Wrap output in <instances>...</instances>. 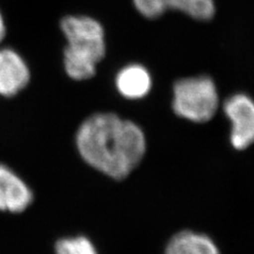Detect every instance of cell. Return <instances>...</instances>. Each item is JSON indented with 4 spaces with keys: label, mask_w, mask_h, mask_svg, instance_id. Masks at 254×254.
Instances as JSON below:
<instances>
[{
    "label": "cell",
    "mask_w": 254,
    "mask_h": 254,
    "mask_svg": "<svg viewBox=\"0 0 254 254\" xmlns=\"http://www.w3.org/2000/svg\"><path fill=\"white\" fill-rule=\"evenodd\" d=\"M76 146L87 164L115 180L128 177L146 152L140 127L114 114L86 119L76 132Z\"/></svg>",
    "instance_id": "obj_1"
},
{
    "label": "cell",
    "mask_w": 254,
    "mask_h": 254,
    "mask_svg": "<svg viewBox=\"0 0 254 254\" xmlns=\"http://www.w3.org/2000/svg\"><path fill=\"white\" fill-rule=\"evenodd\" d=\"M61 28L68 43L64 51L67 74L75 81L92 77L106 51L101 23L87 16H67L61 21Z\"/></svg>",
    "instance_id": "obj_2"
},
{
    "label": "cell",
    "mask_w": 254,
    "mask_h": 254,
    "mask_svg": "<svg viewBox=\"0 0 254 254\" xmlns=\"http://www.w3.org/2000/svg\"><path fill=\"white\" fill-rule=\"evenodd\" d=\"M173 108L177 116L196 123L210 121L218 108V94L210 77L180 79L174 86Z\"/></svg>",
    "instance_id": "obj_3"
},
{
    "label": "cell",
    "mask_w": 254,
    "mask_h": 254,
    "mask_svg": "<svg viewBox=\"0 0 254 254\" xmlns=\"http://www.w3.org/2000/svg\"><path fill=\"white\" fill-rule=\"evenodd\" d=\"M224 110L232 123L231 144L244 150L254 143V102L245 94H235L226 101Z\"/></svg>",
    "instance_id": "obj_4"
},
{
    "label": "cell",
    "mask_w": 254,
    "mask_h": 254,
    "mask_svg": "<svg viewBox=\"0 0 254 254\" xmlns=\"http://www.w3.org/2000/svg\"><path fill=\"white\" fill-rule=\"evenodd\" d=\"M137 10L147 18H157L175 9L200 20L211 19L215 11L213 0H133Z\"/></svg>",
    "instance_id": "obj_5"
},
{
    "label": "cell",
    "mask_w": 254,
    "mask_h": 254,
    "mask_svg": "<svg viewBox=\"0 0 254 254\" xmlns=\"http://www.w3.org/2000/svg\"><path fill=\"white\" fill-rule=\"evenodd\" d=\"M33 201V192L9 166L0 163V211L21 213Z\"/></svg>",
    "instance_id": "obj_6"
},
{
    "label": "cell",
    "mask_w": 254,
    "mask_h": 254,
    "mask_svg": "<svg viewBox=\"0 0 254 254\" xmlns=\"http://www.w3.org/2000/svg\"><path fill=\"white\" fill-rule=\"evenodd\" d=\"M30 70L20 55L13 49H0V95L11 98L26 88Z\"/></svg>",
    "instance_id": "obj_7"
},
{
    "label": "cell",
    "mask_w": 254,
    "mask_h": 254,
    "mask_svg": "<svg viewBox=\"0 0 254 254\" xmlns=\"http://www.w3.org/2000/svg\"><path fill=\"white\" fill-rule=\"evenodd\" d=\"M164 254H220V252L210 236L184 230L172 236Z\"/></svg>",
    "instance_id": "obj_8"
},
{
    "label": "cell",
    "mask_w": 254,
    "mask_h": 254,
    "mask_svg": "<svg viewBox=\"0 0 254 254\" xmlns=\"http://www.w3.org/2000/svg\"><path fill=\"white\" fill-rule=\"evenodd\" d=\"M152 86L147 70L139 65L125 67L117 76V87L122 95L128 99H141L146 95Z\"/></svg>",
    "instance_id": "obj_9"
},
{
    "label": "cell",
    "mask_w": 254,
    "mask_h": 254,
    "mask_svg": "<svg viewBox=\"0 0 254 254\" xmlns=\"http://www.w3.org/2000/svg\"><path fill=\"white\" fill-rule=\"evenodd\" d=\"M55 254H98L89 238L78 235L61 238L55 244Z\"/></svg>",
    "instance_id": "obj_10"
},
{
    "label": "cell",
    "mask_w": 254,
    "mask_h": 254,
    "mask_svg": "<svg viewBox=\"0 0 254 254\" xmlns=\"http://www.w3.org/2000/svg\"><path fill=\"white\" fill-rule=\"evenodd\" d=\"M5 33H6V29H5L4 19L2 17L1 13H0V43L3 41V38L5 36Z\"/></svg>",
    "instance_id": "obj_11"
}]
</instances>
